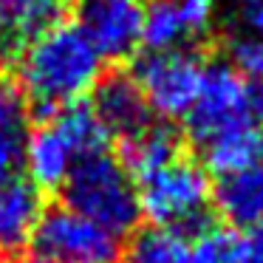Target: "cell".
Returning a JSON list of instances; mask_svg holds the SVG:
<instances>
[{
    "label": "cell",
    "mask_w": 263,
    "mask_h": 263,
    "mask_svg": "<svg viewBox=\"0 0 263 263\" xmlns=\"http://www.w3.org/2000/svg\"><path fill=\"white\" fill-rule=\"evenodd\" d=\"M20 91L43 119L80 105L105 77V60L77 23H57L20 51Z\"/></svg>",
    "instance_id": "1"
},
{
    "label": "cell",
    "mask_w": 263,
    "mask_h": 263,
    "mask_svg": "<svg viewBox=\"0 0 263 263\" xmlns=\"http://www.w3.org/2000/svg\"><path fill=\"white\" fill-rule=\"evenodd\" d=\"M102 150H108V133L91 105L80 102L29 130L23 170L37 190H60L77 161Z\"/></svg>",
    "instance_id": "2"
},
{
    "label": "cell",
    "mask_w": 263,
    "mask_h": 263,
    "mask_svg": "<svg viewBox=\"0 0 263 263\" xmlns=\"http://www.w3.org/2000/svg\"><path fill=\"white\" fill-rule=\"evenodd\" d=\"M60 190L65 210L114 232L116 238L127 235L142 218L136 181L108 150L80 159Z\"/></svg>",
    "instance_id": "3"
},
{
    "label": "cell",
    "mask_w": 263,
    "mask_h": 263,
    "mask_svg": "<svg viewBox=\"0 0 263 263\" xmlns=\"http://www.w3.org/2000/svg\"><path fill=\"white\" fill-rule=\"evenodd\" d=\"M212 181L210 173L193 159H178L153 178L139 184V210L150 227L170 229L187 238L210 229Z\"/></svg>",
    "instance_id": "4"
},
{
    "label": "cell",
    "mask_w": 263,
    "mask_h": 263,
    "mask_svg": "<svg viewBox=\"0 0 263 263\" xmlns=\"http://www.w3.org/2000/svg\"><path fill=\"white\" fill-rule=\"evenodd\" d=\"M26 263H122V240L114 232L80 218L65 206L43 212Z\"/></svg>",
    "instance_id": "5"
},
{
    "label": "cell",
    "mask_w": 263,
    "mask_h": 263,
    "mask_svg": "<svg viewBox=\"0 0 263 263\" xmlns=\"http://www.w3.org/2000/svg\"><path fill=\"white\" fill-rule=\"evenodd\" d=\"M206 63L193 48L147 51L133 65V80L147 102L150 114L161 119H184L201 91Z\"/></svg>",
    "instance_id": "6"
},
{
    "label": "cell",
    "mask_w": 263,
    "mask_h": 263,
    "mask_svg": "<svg viewBox=\"0 0 263 263\" xmlns=\"http://www.w3.org/2000/svg\"><path fill=\"white\" fill-rule=\"evenodd\" d=\"M184 119H187V133L195 144H206L218 133L240 122H249L246 80L229 63H210L204 68L201 91Z\"/></svg>",
    "instance_id": "7"
},
{
    "label": "cell",
    "mask_w": 263,
    "mask_h": 263,
    "mask_svg": "<svg viewBox=\"0 0 263 263\" xmlns=\"http://www.w3.org/2000/svg\"><path fill=\"white\" fill-rule=\"evenodd\" d=\"M77 26L102 60H127L142 48V0H82Z\"/></svg>",
    "instance_id": "8"
},
{
    "label": "cell",
    "mask_w": 263,
    "mask_h": 263,
    "mask_svg": "<svg viewBox=\"0 0 263 263\" xmlns=\"http://www.w3.org/2000/svg\"><path fill=\"white\" fill-rule=\"evenodd\" d=\"M215 0H153L144 6L142 46L147 51L187 48L212 26Z\"/></svg>",
    "instance_id": "9"
},
{
    "label": "cell",
    "mask_w": 263,
    "mask_h": 263,
    "mask_svg": "<svg viewBox=\"0 0 263 263\" xmlns=\"http://www.w3.org/2000/svg\"><path fill=\"white\" fill-rule=\"evenodd\" d=\"M93 116L99 119L102 130L110 136L122 139L144 130L153 122L147 102L139 91L136 80L130 74H110L102 77L99 85L93 88V102H91Z\"/></svg>",
    "instance_id": "10"
},
{
    "label": "cell",
    "mask_w": 263,
    "mask_h": 263,
    "mask_svg": "<svg viewBox=\"0 0 263 263\" xmlns=\"http://www.w3.org/2000/svg\"><path fill=\"white\" fill-rule=\"evenodd\" d=\"M212 206L232 229L263 227V161L218 178L212 184Z\"/></svg>",
    "instance_id": "11"
},
{
    "label": "cell",
    "mask_w": 263,
    "mask_h": 263,
    "mask_svg": "<svg viewBox=\"0 0 263 263\" xmlns=\"http://www.w3.org/2000/svg\"><path fill=\"white\" fill-rule=\"evenodd\" d=\"M65 0H0V57L20 54L31 40L63 23Z\"/></svg>",
    "instance_id": "12"
},
{
    "label": "cell",
    "mask_w": 263,
    "mask_h": 263,
    "mask_svg": "<svg viewBox=\"0 0 263 263\" xmlns=\"http://www.w3.org/2000/svg\"><path fill=\"white\" fill-rule=\"evenodd\" d=\"M31 130V110L20 85L0 71V184L20 178L26 139Z\"/></svg>",
    "instance_id": "13"
},
{
    "label": "cell",
    "mask_w": 263,
    "mask_h": 263,
    "mask_svg": "<svg viewBox=\"0 0 263 263\" xmlns=\"http://www.w3.org/2000/svg\"><path fill=\"white\" fill-rule=\"evenodd\" d=\"M43 193L29 178L0 184V252L14 255L29 246L43 218Z\"/></svg>",
    "instance_id": "14"
},
{
    "label": "cell",
    "mask_w": 263,
    "mask_h": 263,
    "mask_svg": "<svg viewBox=\"0 0 263 263\" xmlns=\"http://www.w3.org/2000/svg\"><path fill=\"white\" fill-rule=\"evenodd\" d=\"M181 159V136L170 125L150 122L144 130L122 139L119 147V164L133 181H147L173 161Z\"/></svg>",
    "instance_id": "15"
},
{
    "label": "cell",
    "mask_w": 263,
    "mask_h": 263,
    "mask_svg": "<svg viewBox=\"0 0 263 263\" xmlns=\"http://www.w3.org/2000/svg\"><path fill=\"white\" fill-rule=\"evenodd\" d=\"M204 153V170L221 176H232L238 170L255 167L263 161V127L255 122H240V125L229 127V130L218 133L206 144H201Z\"/></svg>",
    "instance_id": "16"
},
{
    "label": "cell",
    "mask_w": 263,
    "mask_h": 263,
    "mask_svg": "<svg viewBox=\"0 0 263 263\" xmlns=\"http://www.w3.org/2000/svg\"><path fill=\"white\" fill-rule=\"evenodd\" d=\"M122 263H190V240L170 229H144L133 238Z\"/></svg>",
    "instance_id": "17"
},
{
    "label": "cell",
    "mask_w": 263,
    "mask_h": 263,
    "mask_svg": "<svg viewBox=\"0 0 263 263\" xmlns=\"http://www.w3.org/2000/svg\"><path fill=\"white\" fill-rule=\"evenodd\" d=\"M190 263H240L238 235L223 229H204L190 243Z\"/></svg>",
    "instance_id": "18"
},
{
    "label": "cell",
    "mask_w": 263,
    "mask_h": 263,
    "mask_svg": "<svg viewBox=\"0 0 263 263\" xmlns=\"http://www.w3.org/2000/svg\"><path fill=\"white\" fill-rule=\"evenodd\" d=\"M238 26H240V34L243 37H252V40L263 43V0L260 3H246V6H240Z\"/></svg>",
    "instance_id": "19"
},
{
    "label": "cell",
    "mask_w": 263,
    "mask_h": 263,
    "mask_svg": "<svg viewBox=\"0 0 263 263\" xmlns=\"http://www.w3.org/2000/svg\"><path fill=\"white\" fill-rule=\"evenodd\" d=\"M238 255L240 263H263V227L238 235Z\"/></svg>",
    "instance_id": "20"
},
{
    "label": "cell",
    "mask_w": 263,
    "mask_h": 263,
    "mask_svg": "<svg viewBox=\"0 0 263 263\" xmlns=\"http://www.w3.org/2000/svg\"><path fill=\"white\" fill-rule=\"evenodd\" d=\"M246 105H249V119L263 127V77L246 82Z\"/></svg>",
    "instance_id": "21"
},
{
    "label": "cell",
    "mask_w": 263,
    "mask_h": 263,
    "mask_svg": "<svg viewBox=\"0 0 263 263\" xmlns=\"http://www.w3.org/2000/svg\"><path fill=\"white\" fill-rule=\"evenodd\" d=\"M0 263H14V257L6 255V252H0Z\"/></svg>",
    "instance_id": "22"
},
{
    "label": "cell",
    "mask_w": 263,
    "mask_h": 263,
    "mask_svg": "<svg viewBox=\"0 0 263 263\" xmlns=\"http://www.w3.org/2000/svg\"><path fill=\"white\" fill-rule=\"evenodd\" d=\"M246 3H260V0H240V6H246Z\"/></svg>",
    "instance_id": "23"
}]
</instances>
